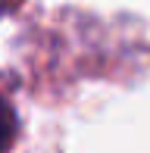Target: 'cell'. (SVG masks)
Segmentation results:
<instances>
[{
    "label": "cell",
    "mask_w": 150,
    "mask_h": 153,
    "mask_svg": "<svg viewBox=\"0 0 150 153\" xmlns=\"http://www.w3.org/2000/svg\"><path fill=\"white\" fill-rule=\"evenodd\" d=\"M6 134H10V119H6V113H3V106H0V144L6 141Z\"/></svg>",
    "instance_id": "obj_1"
}]
</instances>
